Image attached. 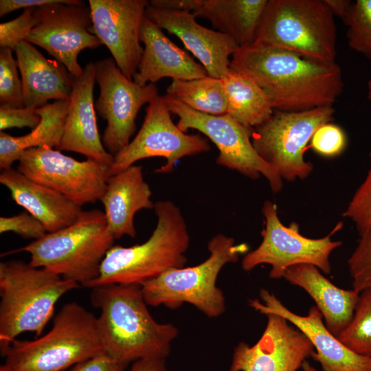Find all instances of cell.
<instances>
[{"label": "cell", "mask_w": 371, "mask_h": 371, "mask_svg": "<svg viewBox=\"0 0 371 371\" xmlns=\"http://www.w3.org/2000/svg\"><path fill=\"white\" fill-rule=\"evenodd\" d=\"M229 69L258 84L276 111L333 106L344 87L341 69L336 62H321L255 44L239 47L232 56Z\"/></svg>", "instance_id": "1"}, {"label": "cell", "mask_w": 371, "mask_h": 371, "mask_svg": "<svg viewBox=\"0 0 371 371\" xmlns=\"http://www.w3.org/2000/svg\"><path fill=\"white\" fill-rule=\"evenodd\" d=\"M91 300L100 310L97 324L104 351L128 364L148 358L165 359L178 328L156 322L140 285L104 284L92 288Z\"/></svg>", "instance_id": "2"}, {"label": "cell", "mask_w": 371, "mask_h": 371, "mask_svg": "<svg viewBox=\"0 0 371 371\" xmlns=\"http://www.w3.org/2000/svg\"><path fill=\"white\" fill-rule=\"evenodd\" d=\"M157 221L149 238L131 247L113 245L103 259L98 276L85 286L111 284L142 285L164 271L184 267L190 236L183 216L170 200L155 203Z\"/></svg>", "instance_id": "3"}, {"label": "cell", "mask_w": 371, "mask_h": 371, "mask_svg": "<svg viewBox=\"0 0 371 371\" xmlns=\"http://www.w3.org/2000/svg\"><path fill=\"white\" fill-rule=\"evenodd\" d=\"M79 284L19 260L0 262V348L23 333L39 337L58 300Z\"/></svg>", "instance_id": "4"}, {"label": "cell", "mask_w": 371, "mask_h": 371, "mask_svg": "<svg viewBox=\"0 0 371 371\" xmlns=\"http://www.w3.org/2000/svg\"><path fill=\"white\" fill-rule=\"evenodd\" d=\"M97 317L79 304L62 306L52 328L34 340H14L2 354L7 371H64L103 351Z\"/></svg>", "instance_id": "5"}, {"label": "cell", "mask_w": 371, "mask_h": 371, "mask_svg": "<svg viewBox=\"0 0 371 371\" xmlns=\"http://www.w3.org/2000/svg\"><path fill=\"white\" fill-rule=\"evenodd\" d=\"M115 238L104 212L82 211L71 225L14 250L30 254V264L85 286L95 279Z\"/></svg>", "instance_id": "6"}, {"label": "cell", "mask_w": 371, "mask_h": 371, "mask_svg": "<svg viewBox=\"0 0 371 371\" xmlns=\"http://www.w3.org/2000/svg\"><path fill=\"white\" fill-rule=\"evenodd\" d=\"M207 249L210 256L201 263L170 269L143 283L141 288L147 304L175 309L188 303L210 318L223 314L225 298L216 286L218 276L225 265L236 262L249 247L245 243L236 244L234 238L218 234L209 240Z\"/></svg>", "instance_id": "7"}, {"label": "cell", "mask_w": 371, "mask_h": 371, "mask_svg": "<svg viewBox=\"0 0 371 371\" xmlns=\"http://www.w3.org/2000/svg\"><path fill=\"white\" fill-rule=\"evenodd\" d=\"M337 27L324 0H268L253 44L335 62Z\"/></svg>", "instance_id": "8"}, {"label": "cell", "mask_w": 371, "mask_h": 371, "mask_svg": "<svg viewBox=\"0 0 371 371\" xmlns=\"http://www.w3.org/2000/svg\"><path fill=\"white\" fill-rule=\"evenodd\" d=\"M334 113L333 106L300 111L275 110L268 120L253 128V146L282 179H304L313 170V164L304 159L306 146L320 126L333 120Z\"/></svg>", "instance_id": "9"}, {"label": "cell", "mask_w": 371, "mask_h": 371, "mask_svg": "<svg viewBox=\"0 0 371 371\" xmlns=\"http://www.w3.org/2000/svg\"><path fill=\"white\" fill-rule=\"evenodd\" d=\"M168 109L179 117L178 128L186 132L195 129L217 147L216 164L236 170L251 179L261 175L274 193L281 191L282 179L258 155L251 142L253 128L234 120L228 114L213 115L196 111L168 95H162Z\"/></svg>", "instance_id": "10"}, {"label": "cell", "mask_w": 371, "mask_h": 371, "mask_svg": "<svg viewBox=\"0 0 371 371\" xmlns=\"http://www.w3.org/2000/svg\"><path fill=\"white\" fill-rule=\"evenodd\" d=\"M262 212L265 217V227L261 232L262 240L256 249L243 257L241 262L243 270L250 271L258 265L268 264L271 267L269 277L279 279L283 278L289 267L308 264L326 274L330 273V255L342 245L341 241L332 240L331 236L342 228V222L338 223L326 236L310 238L300 233L297 223L284 226L278 217L274 203L265 201Z\"/></svg>", "instance_id": "11"}, {"label": "cell", "mask_w": 371, "mask_h": 371, "mask_svg": "<svg viewBox=\"0 0 371 371\" xmlns=\"http://www.w3.org/2000/svg\"><path fill=\"white\" fill-rule=\"evenodd\" d=\"M210 150L206 137L200 133L187 134L174 124L171 112L162 95H159L148 104L144 122L135 137L114 156L109 175L123 171L139 160L154 157L166 159V164L156 169L155 172L169 174L183 157Z\"/></svg>", "instance_id": "12"}, {"label": "cell", "mask_w": 371, "mask_h": 371, "mask_svg": "<svg viewBox=\"0 0 371 371\" xmlns=\"http://www.w3.org/2000/svg\"><path fill=\"white\" fill-rule=\"evenodd\" d=\"M18 161L21 173L80 207L100 201L110 177L109 166L88 159L78 161L47 146L25 150Z\"/></svg>", "instance_id": "13"}, {"label": "cell", "mask_w": 371, "mask_h": 371, "mask_svg": "<svg viewBox=\"0 0 371 371\" xmlns=\"http://www.w3.org/2000/svg\"><path fill=\"white\" fill-rule=\"evenodd\" d=\"M94 66L100 87L94 106L107 124L102 141L106 150L115 156L130 143L139 111L159 95L158 89L155 83L141 86L128 79L113 58H104Z\"/></svg>", "instance_id": "14"}, {"label": "cell", "mask_w": 371, "mask_h": 371, "mask_svg": "<svg viewBox=\"0 0 371 371\" xmlns=\"http://www.w3.org/2000/svg\"><path fill=\"white\" fill-rule=\"evenodd\" d=\"M35 15L37 23L25 41L46 50L73 76H80L83 68L77 60L80 52L102 45L91 32L89 5L79 0H59L36 8Z\"/></svg>", "instance_id": "15"}, {"label": "cell", "mask_w": 371, "mask_h": 371, "mask_svg": "<svg viewBox=\"0 0 371 371\" xmlns=\"http://www.w3.org/2000/svg\"><path fill=\"white\" fill-rule=\"evenodd\" d=\"M148 3L147 0H89L91 32L106 45L117 66L131 80L144 51L139 34Z\"/></svg>", "instance_id": "16"}, {"label": "cell", "mask_w": 371, "mask_h": 371, "mask_svg": "<svg viewBox=\"0 0 371 371\" xmlns=\"http://www.w3.org/2000/svg\"><path fill=\"white\" fill-rule=\"evenodd\" d=\"M261 337L253 346L240 342L234 348L229 371H297L314 347L286 319L268 314Z\"/></svg>", "instance_id": "17"}, {"label": "cell", "mask_w": 371, "mask_h": 371, "mask_svg": "<svg viewBox=\"0 0 371 371\" xmlns=\"http://www.w3.org/2000/svg\"><path fill=\"white\" fill-rule=\"evenodd\" d=\"M258 300H251V308L265 315L282 317L300 330L315 349L311 357L318 361L323 371H371V357L357 354L344 346L323 322V316L316 306H311L306 316L289 310L276 295L262 289Z\"/></svg>", "instance_id": "18"}, {"label": "cell", "mask_w": 371, "mask_h": 371, "mask_svg": "<svg viewBox=\"0 0 371 371\" xmlns=\"http://www.w3.org/2000/svg\"><path fill=\"white\" fill-rule=\"evenodd\" d=\"M145 16L161 29L177 36L200 61L208 76L222 78L227 73L229 58L239 47L232 38L200 25L193 12L160 9L148 3Z\"/></svg>", "instance_id": "19"}, {"label": "cell", "mask_w": 371, "mask_h": 371, "mask_svg": "<svg viewBox=\"0 0 371 371\" xmlns=\"http://www.w3.org/2000/svg\"><path fill=\"white\" fill-rule=\"evenodd\" d=\"M94 63H87L74 77L63 133L57 150L75 152L104 165L111 166L114 155L104 148L100 136L93 102Z\"/></svg>", "instance_id": "20"}, {"label": "cell", "mask_w": 371, "mask_h": 371, "mask_svg": "<svg viewBox=\"0 0 371 371\" xmlns=\"http://www.w3.org/2000/svg\"><path fill=\"white\" fill-rule=\"evenodd\" d=\"M139 39L144 47L133 78L137 84L144 86L166 77L190 80L207 76L201 64L172 43L162 29L146 16L142 21Z\"/></svg>", "instance_id": "21"}, {"label": "cell", "mask_w": 371, "mask_h": 371, "mask_svg": "<svg viewBox=\"0 0 371 371\" xmlns=\"http://www.w3.org/2000/svg\"><path fill=\"white\" fill-rule=\"evenodd\" d=\"M23 85V106L38 109L49 100H68L74 76L56 60L45 58L26 41L15 48Z\"/></svg>", "instance_id": "22"}, {"label": "cell", "mask_w": 371, "mask_h": 371, "mask_svg": "<svg viewBox=\"0 0 371 371\" xmlns=\"http://www.w3.org/2000/svg\"><path fill=\"white\" fill-rule=\"evenodd\" d=\"M0 182L10 191L15 203L38 219L47 232L71 225L82 211L60 193L12 168L1 172Z\"/></svg>", "instance_id": "23"}, {"label": "cell", "mask_w": 371, "mask_h": 371, "mask_svg": "<svg viewBox=\"0 0 371 371\" xmlns=\"http://www.w3.org/2000/svg\"><path fill=\"white\" fill-rule=\"evenodd\" d=\"M152 192L144 181L142 167L133 165L109 178L100 199L109 230L115 239L137 235L134 217L140 210L154 208Z\"/></svg>", "instance_id": "24"}, {"label": "cell", "mask_w": 371, "mask_h": 371, "mask_svg": "<svg viewBox=\"0 0 371 371\" xmlns=\"http://www.w3.org/2000/svg\"><path fill=\"white\" fill-rule=\"evenodd\" d=\"M283 278L308 293L321 312L327 328L335 336L337 337L350 322L359 293L336 286L312 265L292 266L284 272Z\"/></svg>", "instance_id": "25"}, {"label": "cell", "mask_w": 371, "mask_h": 371, "mask_svg": "<svg viewBox=\"0 0 371 371\" xmlns=\"http://www.w3.org/2000/svg\"><path fill=\"white\" fill-rule=\"evenodd\" d=\"M268 0H201L193 13L243 47L254 43Z\"/></svg>", "instance_id": "26"}, {"label": "cell", "mask_w": 371, "mask_h": 371, "mask_svg": "<svg viewBox=\"0 0 371 371\" xmlns=\"http://www.w3.org/2000/svg\"><path fill=\"white\" fill-rule=\"evenodd\" d=\"M69 106L68 100H56L36 109L41 116L39 124L28 134L12 136L0 132V168L6 170L19 161L25 150L47 146L58 149L63 133Z\"/></svg>", "instance_id": "27"}, {"label": "cell", "mask_w": 371, "mask_h": 371, "mask_svg": "<svg viewBox=\"0 0 371 371\" xmlns=\"http://www.w3.org/2000/svg\"><path fill=\"white\" fill-rule=\"evenodd\" d=\"M227 114L243 125L254 128L268 120L274 109L265 91L249 78L229 69L222 78Z\"/></svg>", "instance_id": "28"}, {"label": "cell", "mask_w": 371, "mask_h": 371, "mask_svg": "<svg viewBox=\"0 0 371 371\" xmlns=\"http://www.w3.org/2000/svg\"><path fill=\"white\" fill-rule=\"evenodd\" d=\"M166 94L199 112L213 115L227 113V98L222 78L206 76L190 80H172Z\"/></svg>", "instance_id": "29"}, {"label": "cell", "mask_w": 371, "mask_h": 371, "mask_svg": "<svg viewBox=\"0 0 371 371\" xmlns=\"http://www.w3.org/2000/svg\"><path fill=\"white\" fill-rule=\"evenodd\" d=\"M337 337L354 352L371 357V289L359 293L350 322Z\"/></svg>", "instance_id": "30"}, {"label": "cell", "mask_w": 371, "mask_h": 371, "mask_svg": "<svg viewBox=\"0 0 371 371\" xmlns=\"http://www.w3.org/2000/svg\"><path fill=\"white\" fill-rule=\"evenodd\" d=\"M343 22L350 48L371 59V0L352 2Z\"/></svg>", "instance_id": "31"}, {"label": "cell", "mask_w": 371, "mask_h": 371, "mask_svg": "<svg viewBox=\"0 0 371 371\" xmlns=\"http://www.w3.org/2000/svg\"><path fill=\"white\" fill-rule=\"evenodd\" d=\"M18 62L10 48L0 47V104L23 107V85L18 73Z\"/></svg>", "instance_id": "32"}, {"label": "cell", "mask_w": 371, "mask_h": 371, "mask_svg": "<svg viewBox=\"0 0 371 371\" xmlns=\"http://www.w3.org/2000/svg\"><path fill=\"white\" fill-rule=\"evenodd\" d=\"M353 289H371V229L359 234L357 245L348 260Z\"/></svg>", "instance_id": "33"}, {"label": "cell", "mask_w": 371, "mask_h": 371, "mask_svg": "<svg viewBox=\"0 0 371 371\" xmlns=\"http://www.w3.org/2000/svg\"><path fill=\"white\" fill-rule=\"evenodd\" d=\"M366 176L354 193L343 216L355 224L359 234L371 229V150Z\"/></svg>", "instance_id": "34"}, {"label": "cell", "mask_w": 371, "mask_h": 371, "mask_svg": "<svg viewBox=\"0 0 371 371\" xmlns=\"http://www.w3.org/2000/svg\"><path fill=\"white\" fill-rule=\"evenodd\" d=\"M36 8L23 10L18 17L0 23V47L10 48L14 51L20 43L25 41L37 23Z\"/></svg>", "instance_id": "35"}, {"label": "cell", "mask_w": 371, "mask_h": 371, "mask_svg": "<svg viewBox=\"0 0 371 371\" xmlns=\"http://www.w3.org/2000/svg\"><path fill=\"white\" fill-rule=\"evenodd\" d=\"M346 142L342 128L328 122L315 131L311 140V146L317 153L330 157L341 153L346 146Z\"/></svg>", "instance_id": "36"}, {"label": "cell", "mask_w": 371, "mask_h": 371, "mask_svg": "<svg viewBox=\"0 0 371 371\" xmlns=\"http://www.w3.org/2000/svg\"><path fill=\"white\" fill-rule=\"evenodd\" d=\"M12 232L23 238L34 240L43 237L47 232L43 225L27 212L12 216L0 217V233Z\"/></svg>", "instance_id": "37"}, {"label": "cell", "mask_w": 371, "mask_h": 371, "mask_svg": "<svg viewBox=\"0 0 371 371\" xmlns=\"http://www.w3.org/2000/svg\"><path fill=\"white\" fill-rule=\"evenodd\" d=\"M36 109L23 106L14 107L10 106H0V131L13 127H29L35 128L41 120V116L36 113Z\"/></svg>", "instance_id": "38"}, {"label": "cell", "mask_w": 371, "mask_h": 371, "mask_svg": "<svg viewBox=\"0 0 371 371\" xmlns=\"http://www.w3.org/2000/svg\"><path fill=\"white\" fill-rule=\"evenodd\" d=\"M127 365L103 350L74 365L69 371H124Z\"/></svg>", "instance_id": "39"}, {"label": "cell", "mask_w": 371, "mask_h": 371, "mask_svg": "<svg viewBox=\"0 0 371 371\" xmlns=\"http://www.w3.org/2000/svg\"><path fill=\"white\" fill-rule=\"evenodd\" d=\"M59 0H1L0 16L2 17L19 9L38 8L58 2Z\"/></svg>", "instance_id": "40"}, {"label": "cell", "mask_w": 371, "mask_h": 371, "mask_svg": "<svg viewBox=\"0 0 371 371\" xmlns=\"http://www.w3.org/2000/svg\"><path fill=\"white\" fill-rule=\"evenodd\" d=\"M201 0H151L149 5L160 9L194 12L201 5Z\"/></svg>", "instance_id": "41"}, {"label": "cell", "mask_w": 371, "mask_h": 371, "mask_svg": "<svg viewBox=\"0 0 371 371\" xmlns=\"http://www.w3.org/2000/svg\"><path fill=\"white\" fill-rule=\"evenodd\" d=\"M129 371H167L165 359L148 358L136 361Z\"/></svg>", "instance_id": "42"}, {"label": "cell", "mask_w": 371, "mask_h": 371, "mask_svg": "<svg viewBox=\"0 0 371 371\" xmlns=\"http://www.w3.org/2000/svg\"><path fill=\"white\" fill-rule=\"evenodd\" d=\"M324 1L333 15L340 17L342 21L346 17L352 3L350 0H324Z\"/></svg>", "instance_id": "43"}, {"label": "cell", "mask_w": 371, "mask_h": 371, "mask_svg": "<svg viewBox=\"0 0 371 371\" xmlns=\"http://www.w3.org/2000/svg\"><path fill=\"white\" fill-rule=\"evenodd\" d=\"M301 368H302L303 371H317L306 360L303 362Z\"/></svg>", "instance_id": "44"}, {"label": "cell", "mask_w": 371, "mask_h": 371, "mask_svg": "<svg viewBox=\"0 0 371 371\" xmlns=\"http://www.w3.org/2000/svg\"><path fill=\"white\" fill-rule=\"evenodd\" d=\"M368 98L371 100V79L368 82Z\"/></svg>", "instance_id": "45"}, {"label": "cell", "mask_w": 371, "mask_h": 371, "mask_svg": "<svg viewBox=\"0 0 371 371\" xmlns=\"http://www.w3.org/2000/svg\"><path fill=\"white\" fill-rule=\"evenodd\" d=\"M0 371H7V370H5L3 369V368L0 367Z\"/></svg>", "instance_id": "46"}]
</instances>
